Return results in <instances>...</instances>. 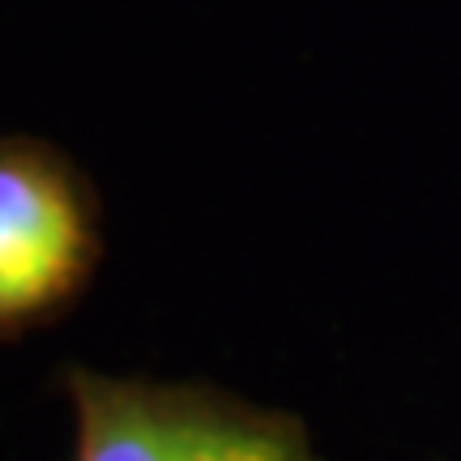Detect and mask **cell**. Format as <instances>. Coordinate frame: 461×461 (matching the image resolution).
<instances>
[{"label":"cell","mask_w":461,"mask_h":461,"mask_svg":"<svg viewBox=\"0 0 461 461\" xmlns=\"http://www.w3.org/2000/svg\"><path fill=\"white\" fill-rule=\"evenodd\" d=\"M73 461H321L308 423L201 380L65 367Z\"/></svg>","instance_id":"6da1fadb"},{"label":"cell","mask_w":461,"mask_h":461,"mask_svg":"<svg viewBox=\"0 0 461 461\" xmlns=\"http://www.w3.org/2000/svg\"><path fill=\"white\" fill-rule=\"evenodd\" d=\"M103 261V201L48 137H0V342L51 325Z\"/></svg>","instance_id":"7a4b0ae2"}]
</instances>
